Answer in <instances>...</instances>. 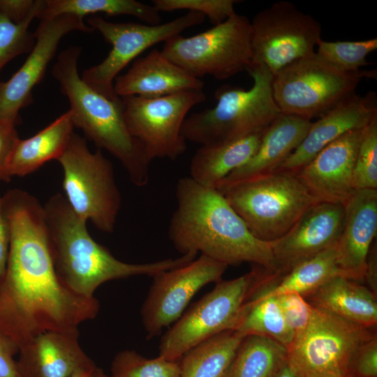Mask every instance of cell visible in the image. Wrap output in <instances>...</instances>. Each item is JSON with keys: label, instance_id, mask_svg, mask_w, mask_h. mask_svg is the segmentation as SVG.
Listing matches in <instances>:
<instances>
[{"label": "cell", "instance_id": "7a4b0ae2", "mask_svg": "<svg viewBox=\"0 0 377 377\" xmlns=\"http://www.w3.org/2000/svg\"><path fill=\"white\" fill-rule=\"evenodd\" d=\"M175 197L168 237L182 255L200 253L228 266L249 263L274 272L271 242L253 236L216 188L184 177L177 182Z\"/></svg>", "mask_w": 377, "mask_h": 377}, {"label": "cell", "instance_id": "8fae6325", "mask_svg": "<svg viewBox=\"0 0 377 377\" xmlns=\"http://www.w3.org/2000/svg\"><path fill=\"white\" fill-rule=\"evenodd\" d=\"M256 274L257 269H253L236 279L216 283L213 290L193 304L162 337L158 356L177 361L201 342L232 330Z\"/></svg>", "mask_w": 377, "mask_h": 377}, {"label": "cell", "instance_id": "ab89813d", "mask_svg": "<svg viewBox=\"0 0 377 377\" xmlns=\"http://www.w3.org/2000/svg\"><path fill=\"white\" fill-rule=\"evenodd\" d=\"M43 5V0H0V14L20 24L32 15L38 18Z\"/></svg>", "mask_w": 377, "mask_h": 377}, {"label": "cell", "instance_id": "52a82bcc", "mask_svg": "<svg viewBox=\"0 0 377 377\" xmlns=\"http://www.w3.org/2000/svg\"><path fill=\"white\" fill-rule=\"evenodd\" d=\"M57 161L63 169L64 196L72 210L97 229L112 232L121 195L111 161L100 149L91 152L86 139L75 133Z\"/></svg>", "mask_w": 377, "mask_h": 377}, {"label": "cell", "instance_id": "7402d4cb", "mask_svg": "<svg viewBox=\"0 0 377 377\" xmlns=\"http://www.w3.org/2000/svg\"><path fill=\"white\" fill-rule=\"evenodd\" d=\"M204 82L167 59L157 49L134 61L132 66L114 81V90L120 98L161 97L187 91H202Z\"/></svg>", "mask_w": 377, "mask_h": 377}, {"label": "cell", "instance_id": "d6986e66", "mask_svg": "<svg viewBox=\"0 0 377 377\" xmlns=\"http://www.w3.org/2000/svg\"><path fill=\"white\" fill-rule=\"evenodd\" d=\"M375 117L376 94L355 93L311 122L304 139L278 170L298 172L325 147L350 131L364 128Z\"/></svg>", "mask_w": 377, "mask_h": 377}, {"label": "cell", "instance_id": "bcb514c9", "mask_svg": "<svg viewBox=\"0 0 377 377\" xmlns=\"http://www.w3.org/2000/svg\"><path fill=\"white\" fill-rule=\"evenodd\" d=\"M348 377H351V376H348Z\"/></svg>", "mask_w": 377, "mask_h": 377}, {"label": "cell", "instance_id": "4dcf8cb0", "mask_svg": "<svg viewBox=\"0 0 377 377\" xmlns=\"http://www.w3.org/2000/svg\"><path fill=\"white\" fill-rule=\"evenodd\" d=\"M232 330L244 337L259 335L270 338L286 348L294 337L275 297L246 300Z\"/></svg>", "mask_w": 377, "mask_h": 377}, {"label": "cell", "instance_id": "b9f144b4", "mask_svg": "<svg viewBox=\"0 0 377 377\" xmlns=\"http://www.w3.org/2000/svg\"><path fill=\"white\" fill-rule=\"evenodd\" d=\"M10 237L9 225L3 209V197L0 196V282L6 273Z\"/></svg>", "mask_w": 377, "mask_h": 377}, {"label": "cell", "instance_id": "1f68e13d", "mask_svg": "<svg viewBox=\"0 0 377 377\" xmlns=\"http://www.w3.org/2000/svg\"><path fill=\"white\" fill-rule=\"evenodd\" d=\"M112 377H180V364L161 356L147 358L135 350H126L114 357Z\"/></svg>", "mask_w": 377, "mask_h": 377}, {"label": "cell", "instance_id": "836d02e7", "mask_svg": "<svg viewBox=\"0 0 377 377\" xmlns=\"http://www.w3.org/2000/svg\"><path fill=\"white\" fill-rule=\"evenodd\" d=\"M353 187L377 189V117L362 130L353 173Z\"/></svg>", "mask_w": 377, "mask_h": 377}, {"label": "cell", "instance_id": "7c38bea8", "mask_svg": "<svg viewBox=\"0 0 377 377\" xmlns=\"http://www.w3.org/2000/svg\"><path fill=\"white\" fill-rule=\"evenodd\" d=\"M205 16L196 12L165 23L145 24L134 22H108L101 16L87 20L89 26L97 30L112 45L108 56L98 64L83 71L82 80L93 89L110 98L119 96L114 90V79L132 60L149 47L165 42L184 30L200 24Z\"/></svg>", "mask_w": 377, "mask_h": 377}, {"label": "cell", "instance_id": "f546056e", "mask_svg": "<svg viewBox=\"0 0 377 377\" xmlns=\"http://www.w3.org/2000/svg\"><path fill=\"white\" fill-rule=\"evenodd\" d=\"M96 13L110 16L131 15L147 24L155 25L161 22L160 12L152 4L135 0H43L38 18L72 15L84 19L87 15Z\"/></svg>", "mask_w": 377, "mask_h": 377}, {"label": "cell", "instance_id": "e0dca14e", "mask_svg": "<svg viewBox=\"0 0 377 377\" xmlns=\"http://www.w3.org/2000/svg\"><path fill=\"white\" fill-rule=\"evenodd\" d=\"M343 219L341 204L318 202L311 205L286 235L271 242L276 267L273 274H284L336 246Z\"/></svg>", "mask_w": 377, "mask_h": 377}, {"label": "cell", "instance_id": "cb8c5ba5", "mask_svg": "<svg viewBox=\"0 0 377 377\" xmlns=\"http://www.w3.org/2000/svg\"><path fill=\"white\" fill-rule=\"evenodd\" d=\"M257 269L246 300H260L287 293L305 297L334 276L341 275L336 260V246L276 274Z\"/></svg>", "mask_w": 377, "mask_h": 377}, {"label": "cell", "instance_id": "7bdbcfd3", "mask_svg": "<svg viewBox=\"0 0 377 377\" xmlns=\"http://www.w3.org/2000/svg\"><path fill=\"white\" fill-rule=\"evenodd\" d=\"M364 280L369 286V289L376 295L377 291V253L376 244L373 243L368 255Z\"/></svg>", "mask_w": 377, "mask_h": 377}, {"label": "cell", "instance_id": "d4e9b609", "mask_svg": "<svg viewBox=\"0 0 377 377\" xmlns=\"http://www.w3.org/2000/svg\"><path fill=\"white\" fill-rule=\"evenodd\" d=\"M318 307L368 328L377 324V300L369 288L338 275L304 297Z\"/></svg>", "mask_w": 377, "mask_h": 377}, {"label": "cell", "instance_id": "60d3db41", "mask_svg": "<svg viewBox=\"0 0 377 377\" xmlns=\"http://www.w3.org/2000/svg\"><path fill=\"white\" fill-rule=\"evenodd\" d=\"M19 350L17 344L0 332V377H22L13 358Z\"/></svg>", "mask_w": 377, "mask_h": 377}, {"label": "cell", "instance_id": "83f0119b", "mask_svg": "<svg viewBox=\"0 0 377 377\" xmlns=\"http://www.w3.org/2000/svg\"><path fill=\"white\" fill-rule=\"evenodd\" d=\"M244 337L226 330L191 348L181 357L180 377H226Z\"/></svg>", "mask_w": 377, "mask_h": 377}, {"label": "cell", "instance_id": "e575fe53", "mask_svg": "<svg viewBox=\"0 0 377 377\" xmlns=\"http://www.w3.org/2000/svg\"><path fill=\"white\" fill-rule=\"evenodd\" d=\"M35 17L15 24L0 14V71L10 60L32 50L35 38L29 27Z\"/></svg>", "mask_w": 377, "mask_h": 377}, {"label": "cell", "instance_id": "8992f818", "mask_svg": "<svg viewBox=\"0 0 377 377\" xmlns=\"http://www.w3.org/2000/svg\"><path fill=\"white\" fill-rule=\"evenodd\" d=\"M218 191L252 235L267 242L286 235L304 213L318 202L296 172L281 170L235 183Z\"/></svg>", "mask_w": 377, "mask_h": 377}, {"label": "cell", "instance_id": "ac0fdd59", "mask_svg": "<svg viewBox=\"0 0 377 377\" xmlns=\"http://www.w3.org/2000/svg\"><path fill=\"white\" fill-rule=\"evenodd\" d=\"M362 130L345 133L296 172L318 202L343 205L355 191L353 173Z\"/></svg>", "mask_w": 377, "mask_h": 377}, {"label": "cell", "instance_id": "ffe728a7", "mask_svg": "<svg viewBox=\"0 0 377 377\" xmlns=\"http://www.w3.org/2000/svg\"><path fill=\"white\" fill-rule=\"evenodd\" d=\"M343 208V228L336 245L337 265L343 276L362 281L377 232V189L355 190Z\"/></svg>", "mask_w": 377, "mask_h": 377}, {"label": "cell", "instance_id": "5bb4252c", "mask_svg": "<svg viewBox=\"0 0 377 377\" xmlns=\"http://www.w3.org/2000/svg\"><path fill=\"white\" fill-rule=\"evenodd\" d=\"M251 26L253 65H264L274 75L315 53L321 26L311 15L286 1L274 3L254 16Z\"/></svg>", "mask_w": 377, "mask_h": 377}, {"label": "cell", "instance_id": "d6a6232c", "mask_svg": "<svg viewBox=\"0 0 377 377\" xmlns=\"http://www.w3.org/2000/svg\"><path fill=\"white\" fill-rule=\"evenodd\" d=\"M316 54L340 70L348 73L360 72L369 64L367 56L377 49V38L361 41H318Z\"/></svg>", "mask_w": 377, "mask_h": 377}, {"label": "cell", "instance_id": "9c48e42d", "mask_svg": "<svg viewBox=\"0 0 377 377\" xmlns=\"http://www.w3.org/2000/svg\"><path fill=\"white\" fill-rule=\"evenodd\" d=\"M364 77L376 75L374 71H343L315 52L273 75V97L281 113L311 121L354 94Z\"/></svg>", "mask_w": 377, "mask_h": 377}, {"label": "cell", "instance_id": "4316f807", "mask_svg": "<svg viewBox=\"0 0 377 377\" xmlns=\"http://www.w3.org/2000/svg\"><path fill=\"white\" fill-rule=\"evenodd\" d=\"M73 128L68 110L36 135L20 139L10 158V176L27 175L45 163L57 160L66 149L74 133Z\"/></svg>", "mask_w": 377, "mask_h": 377}, {"label": "cell", "instance_id": "5b68a950", "mask_svg": "<svg viewBox=\"0 0 377 377\" xmlns=\"http://www.w3.org/2000/svg\"><path fill=\"white\" fill-rule=\"evenodd\" d=\"M246 71L253 80L248 90L222 86L216 105L195 112L183 123L186 140L200 145L226 142L265 130L281 113L272 93L273 75L262 64Z\"/></svg>", "mask_w": 377, "mask_h": 377}, {"label": "cell", "instance_id": "d590c367", "mask_svg": "<svg viewBox=\"0 0 377 377\" xmlns=\"http://www.w3.org/2000/svg\"><path fill=\"white\" fill-rule=\"evenodd\" d=\"M236 0H153L152 5L158 12L188 10L207 17L210 22L219 24L235 14Z\"/></svg>", "mask_w": 377, "mask_h": 377}, {"label": "cell", "instance_id": "ee69618b", "mask_svg": "<svg viewBox=\"0 0 377 377\" xmlns=\"http://www.w3.org/2000/svg\"><path fill=\"white\" fill-rule=\"evenodd\" d=\"M70 377H112L106 375L101 369L93 365L89 368L75 371Z\"/></svg>", "mask_w": 377, "mask_h": 377}, {"label": "cell", "instance_id": "3957f363", "mask_svg": "<svg viewBox=\"0 0 377 377\" xmlns=\"http://www.w3.org/2000/svg\"><path fill=\"white\" fill-rule=\"evenodd\" d=\"M50 251L56 273L62 283L75 293L93 297L102 283L132 276L155 274L185 265L197 254L176 258L131 264L117 259L90 236L86 223L60 193L43 206Z\"/></svg>", "mask_w": 377, "mask_h": 377}, {"label": "cell", "instance_id": "ba28073f", "mask_svg": "<svg viewBox=\"0 0 377 377\" xmlns=\"http://www.w3.org/2000/svg\"><path fill=\"white\" fill-rule=\"evenodd\" d=\"M375 335L370 328L313 306L308 325L287 348V364L298 377H348L356 351Z\"/></svg>", "mask_w": 377, "mask_h": 377}, {"label": "cell", "instance_id": "f1b7e54d", "mask_svg": "<svg viewBox=\"0 0 377 377\" xmlns=\"http://www.w3.org/2000/svg\"><path fill=\"white\" fill-rule=\"evenodd\" d=\"M287 362V348L263 336H245L226 377H274Z\"/></svg>", "mask_w": 377, "mask_h": 377}, {"label": "cell", "instance_id": "44dd1931", "mask_svg": "<svg viewBox=\"0 0 377 377\" xmlns=\"http://www.w3.org/2000/svg\"><path fill=\"white\" fill-rule=\"evenodd\" d=\"M78 331H50L20 348L16 362L22 377H70L94 363L78 343Z\"/></svg>", "mask_w": 377, "mask_h": 377}, {"label": "cell", "instance_id": "484cf974", "mask_svg": "<svg viewBox=\"0 0 377 377\" xmlns=\"http://www.w3.org/2000/svg\"><path fill=\"white\" fill-rule=\"evenodd\" d=\"M265 130L226 142L201 145L191 159L190 177L203 186L215 188L253 156Z\"/></svg>", "mask_w": 377, "mask_h": 377}, {"label": "cell", "instance_id": "6da1fadb", "mask_svg": "<svg viewBox=\"0 0 377 377\" xmlns=\"http://www.w3.org/2000/svg\"><path fill=\"white\" fill-rule=\"evenodd\" d=\"M10 246L0 282V332L20 348L50 331L74 332L99 311L94 297L77 295L59 279L50 251L43 206L14 188L3 196Z\"/></svg>", "mask_w": 377, "mask_h": 377}, {"label": "cell", "instance_id": "30bf717a", "mask_svg": "<svg viewBox=\"0 0 377 377\" xmlns=\"http://www.w3.org/2000/svg\"><path fill=\"white\" fill-rule=\"evenodd\" d=\"M161 51L194 77L210 75L226 80L251 65V22L246 16L235 13L198 34L170 38Z\"/></svg>", "mask_w": 377, "mask_h": 377}, {"label": "cell", "instance_id": "f35d334b", "mask_svg": "<svg viewBox=\"0 0 377 377\" xmlns=\"http://www.w3.org/2000/svg\"><path fill=\"white\" fill-rule=\"evenodd\" d=\"M15 124L0 119V182H8L11 177L8 172L13 151L20 140Z\"/></svg>", "mask_w": 377, "mask_h": 377}, {"label": "cell", "instance_id": "277c9868", "mask_svg": "<svg viewBox=\"0 0 377 377\" xmlns=\"http://www.w3.org/2000/svg\"><path fill=\"white\" fill-rule=\"evenodd\" d=\"M81 52L80 46L66 48L59 53L52 70L68 100L73 126L81 129L98 149L115 157L135 186L143 187L149 181L151 161L128 131L121 98H108L82 80L77 68Z\"/></svg>", "mask_w": 377, "mask_h": 377}, {"label": "cell", "instance_id": "9a60e30c", "mask_svg": "<svg viewBox=\"0 0 377 377\" xmlns=\"http://www.w3.org/2000/svg\"><path fill=\"white\" fill-rule=\"evenodd\" d=\"M228 267L200 255L185 265L153 276L141 309L147 338L158 335L164 327L177 321L195 294L208 283L221 281Z\"/></svg>", "mask_w": 377, "mask_h": 377}, {"label": "cell", "instance_id": "603a6c76", "mask_svg": "<svg viewBox=\"0 0 377 377\" xmlns=\"http://www.w3.org/2000/svg\"><path fill=\"white\" fill-rule=\"evenodd\" d=\"M311 122L297 116L281 113L265 131L253 156L224 178L215 188L221 191L235 183L277 170L304 139Z\"/></svg>", "mask_w": 377, "mask_h": 377}, {"label": "cell", "instance_id": "8d00e7d4", "mask_svg": "<svg viewBox=\"0 0 377 377\" xmlns=\"http://www.w3.org/2000/svg\"><path fill=\"white\" fill-rule=\"evenodd\" d=\"M275 297L294 335L303 330L310 320L313 306L297 293L283 294Z\"/></svg>", "mask_w": 377, "mask_h": 377}, {"label": "cell", "instance_id": "4fadbf2b", "mask_svg": "<svg viewBox=\"0 0 377 377\" xmlns=\"http://www.w3.org/2000/svg\"><path fill=\"white\" fill-rule=\"evenodd\" d=\"M121 98L128 131L141 144L150 161H174L186 149L182 128L187 113L206 96L202 91H187L161 97Z\"/></svg>", "mask_w": 377, "mask_h": 377}, {"label": "cell", "instance_id": "2e32d148", "mask_svg": "<svg viewBox=\"0 0 377 377\" xmlns=\"http://www.w3.org/2000/svg\"><path fill=\"white\" fill-rule=\"evenodd\" d=\"M74 31L91 33L94 29L72 15L40 20L33 33L34 45L24 64L8 80H0V119L19 123L20 110L32 103V90L43 78L61 40Z\"/></svg>", "mask_w": 377, "mask_h": 377}, {"label": "cell", "instance_id": "f6af8a7d", "mask_svg": "<svg viewBox=\"0 0 377 377\" xmlns=\"http://www.w3.org/2000/svg\"><path fill=\"white\" fill-rule=\"evenodd\" d=\"M274 377H298L290 368L287 362L277 372Z\"/></svg>", "mask_w": 377, "mask_h": 377}, {"label": "cell", "instance_id": "74e56055", "mask_svg": "<svg viewBox=\"0 0 377 377\" xmlns=\"http://www.w3.org/2000/svg\"><path fill=\"white\" fill-rule=\"evenodd\" d=\"M348 376L377 377V337L361 345L350 363Z\"/></svg>", "mask_w": 377, "mask_h": 377}]
</instances>
